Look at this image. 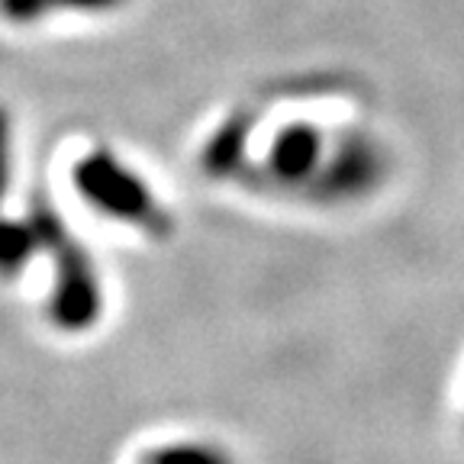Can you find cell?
<instances>
[{
    "label": "cell",
    "instance_id": "obj_1",
    "mask_svg": "<svg viewBox=\"0 0 464 464\" xmlns=\"http://www.w3.org/2000/svg\"><path fill=\"white\" fill-rule=\"evenodd\" d=\"M74 178H78V188L87 194V200H94L101 210L132 219V223H142L145 229H165V217L152 203L149 190L110 152H94L87 161H81Z\"/></svg>",
    "mask_w": 464,
    "mask_h": 464
},
{
    "label": "cell",
    "instance_id": "obj_3",
    "mask_svg": "<svg viewBox=\"0 0 464 464\" xmlns=\"http://www.w3.org/2000/svg\"><path fill=\"white\" fill-rule=\"evenodd\" d=\"M377 171H381V159L374 149L364 139H352L329 168V188L335 194H358L377 181Z\"/></svg>",
    "mask_w": 464,
    "mask_h": 464
},
{
    "label": "cell",
    "instance_id": "obj_2",
    "mask_svg": "<svg viewBox=\"0 0 464 464\" xmlns=\"http://www.w3.org/2000/svg\"><path fill=\"white\" fill-rule=\"evenodd\" d=\"M319 155H323V136L316 132V126L294 123L275 139L268 161L284 184H300L319 165Z\"/></svg>",
    "mask_w": 464,
    "mask_h": 464
},
{
    "label": "cell",
    "instance_id": "obj_4",
    "mask_svg": "<svg viewBox=\"0 0 464 464\" xmlns=\"http://www.w3.org/2000/svg\"><path fill=\"white\" fill-rule=\"evenodd\" d=\"M123 0H7L10 20H36L49 10H110Z\"/></svg>",
    "mask_w": 464,
    "mask_h": 464
}]
</instances>
